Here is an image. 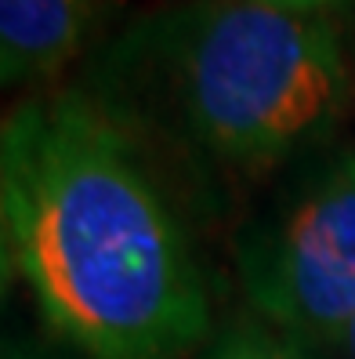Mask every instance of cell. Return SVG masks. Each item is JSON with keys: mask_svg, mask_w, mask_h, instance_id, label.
I'll list each match as a JSON object with an SVG mask.
<instances>
[{"mask_svg": "<svg viewBox=\"0 0 355 359\" xmlns=\"http://www.w3.org/2000/svg\"><path fill=\"white\" fill-rule=\"evenodd\" d=\"M0 207L8 272L91 359H178L207 334V294L178 222L88 102H33L8 116Z\"/></svg>", "mask_w": 355, "mask_h": 359, "instance_id": "obj_1", "label": "cell"}, {"mask_svg": "<svg viewBox=\"0 0 355 359\" xmlns=\"http://www.w3.org/2000/svg\"><path fill=\"white\" fill-rule=\"evenodd\" d=\"M181 88L196 131L236 160L276 156L316 131L344 88L326 26L265 0L203 11L181 48Z\"/></svg>", "mask_w": 355, "mask_h": 359, "instance_id": "obj_2", "label": "cell"}, {"mask_svg": "<svg viewBox=\"0 0 355 359\" xmlns=\"http://www.w3.org/2000/svg\"><path fill=\"white\" fill-rule=\"evenodd\" d=\"M254 302L301 337H344L355 316V160H341L246 265Z\"/></svg>", "mask_w": 355, "mask_h": 359, "instance_id": "obj_3", "label": "cell"}, {"mask_svg": "<svg viewBox=\"0 0 355 359\" xmlns=\"http://www.w3.org/2000/svg\"><path fill=\"white\" fill-rule=\"evenodd\" d=\"M102 0H0V69L4 80L58 73L91 33Z\"/></svg>", "mask_w": 355, "mask_h": 359, "instance_id": "obj_4", "label": "cell"}, {"mask_svg": "<svg viewBox=\"0 0 355 359\" xmlns=\"http://www.w3.org/2000/svg\"><path fill=\"white\" fill-rule=\"evenodd\" d=\"M211 359H305V355L283 341H276L261 327H239V330L221 337L218 348L211 352Z\"/></svg>", "mask_w": 355, "mask_h": 359, "instance_id": "obj_5", "label": "cell"}, {"mask_svg": "<svg viewBox=\"0 0 355 359\" xmlns=\"http://www.w3.org/2000/svg\"><path fill=\"white\" fill-rule=\"evenodd\" d=\"M265 4H276V8H286V11H301V8H312V4H323V0H265Z\"/></svg>", "mask_w": 355, "mask_h": 359, "instance_id": "obj_6", "label": "cell"}, {"mask_svg": "<svg viewBox=\"0 0 355 359\" xmlns=\"http://www.w3.org/2000/svg\"><path fill=\"white\" fill-rule=\"evenodd\" d=\"M344 345H348V355L355 359V316H351V323H348V330H344Z\"/></svg>", "mask_w": 355, "mask_h": 359, "instance_id": "obj_7", "label": "cell"}, {"mask_svg": "<svg viewBox=\"0 0 355 359\" xmlns=\"http://www.w3.org/2000/svg\"><path fill=\"white\" fill-rule=\"evenodd\" d=\"M8 359H33V355H22V352H8Z\"/></svg>", "mask_w": 355, "mask_h": 359, "instance_id": "obj_8", "label": "cell"}]
</instances>
